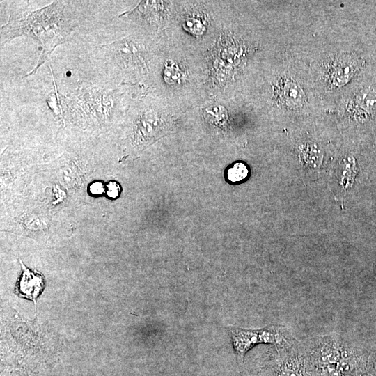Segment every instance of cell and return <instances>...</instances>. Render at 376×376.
<instances>
[{"instance_id": "cell-1", "label": "cell", "mask_w": 376, "mask_h": 376, "mask_svg": "<svg viewBox=\"0 0 376 376\" xmlns=\"http://www.w3.org/2000/svg\"><path fill=\"white\" fill-rule=\"evenodd\" d=\"M307 349L320 376H357L364 369L363 359L340 339L322 338Z\"/></svg>"}, {"instance_id": "cell-11", "label": "cell", "mask_w": 376, "mask_h": 376, "mask_svg": "<svg viewBox=\"0 0 376 376\" xmlns=\"http://www.w3.org/2000/svg\"><path fill=\"white\" fill-rule=\"evenodd\" d=\"M105 191L110 198H117L120 192V185L113 181L109 182L105 187Z\"/></svg>"}, {"instance_id": "cell-4", "label": "cell", "mask_w": 376, "mask_h": 376, "mask_svg": "<svg viewBox=\"0 0 376 376\" xmlns=\"http://www.w3.org/2000/svg\"><path fill=\"white\" fill-rule=\"evenodd\" d=\"M22 273L17 283L15 291L19 296L36 301L45 287L42 275L29 269L20 260Z\"/></svg>"}, {"instance_id": "cell-2", "label": "cell", "mask_w": 376, "mask_h": 376, "mask_svg": "<svg viewBox=\"0 0 376 376\" xmlns=\"http://www.w3.org/2000/svg\"><path fill=\"white\" fill-rule=\"evenodd\" d=\"M276 349L260 368L267 376H320L307 347L291 345Z\"/></svg>"}, {"instance_id": "cell-13", "label": "cell", "mask_w": 376, "mask_h": 376, "mask_svg": "<svg viewBox=\"0 0 376 376\" xmlns=\"http://www.w3.org/2000/svg\"><path fill=\"white\" fill-rule=\"evenodd\" d=\"M241 376H267L260 369L258 370L245 371L241 374Z\"/></svg>"}, {"instance_id": "cell-9", "label": "cell", "mask_w": 376, "mask_h": 376, "mask_svg": "<svg viewBox=\"0 0 376 376\" xmlns=\"http://www.w3.org/2000/svg\"><path fill=\"white\" fill-rule=\"evenodd\" d=\"M203 116L210 123L219 127L225 125L228 120L227 110L219 105L207 107L203 112Z\"/></svg>"}, {"instance_id": "cell-6", "label": "cell", "mask_w": 376, "mask_h": 376, "mask_svg": "<svg viewBox=\"0 0 376 376\" xmlns=\"http://www.w3.org/2000/svg\"><path fill=\"white\" fill-rule=\"evenodd\" d=\"M364 61L362 58L351 56L338 61L332 67L329 79L334 86L346 84L362 68Z\"/></svg>"}, {"instance_id": "cell-7", "label": "cell", "mask_w": 376, "mask_h": 376, "mask_svg": "<svg viewBox=\"0 0 376 376\" xmlns=\"http://www.w3.org/2000/svg\"><path fill=\"white\" fill-rule=\"evenodd\" d=\"M280 94L283 102L290 108L300 107L305 102V94L301 88L290 79L282 81Z\"/></svg>"}, {"instance_id": "cell-10", "label": "cell", "mask_w": 376, "mask_h": 376, "mask_svg": "<svg viewBox=\"0 0 376 376\" xmlns=\"http://www.w3.org/2000/svg\"><path fill=\"white\" fill-rule=\"evenodd\" d=\"M181 77L179 69L173 65H171L164 70V79L170 84H173Z\"/></svg>"}, {"instance_id": "cell-3", "label": "cell", "mask_w": 376, "mask_h": 376, "mask_svg": "<svg viewBox=\"0 0 376 376\" xmlns=\"http://www.w3.org/2000/svg\"><path fill=\"white\" fill-rule=\"evenodd\" d=\"M233 347L239 365L244 362L246 353L260 343H269L282 347L291 345V339L283 327L269 326L252 330L239 327L230 329Z\"/></svg>"}, {"instance_id": "cell-8", "label": "cell", "mask_w": 376, "mask_h": 376, "mask_svg": "<svg viewBox=\"0 0 376 376\" xmlns=\"http://www.w3.org/2000/svg\"><path fill=\"white\" fill-rule=\"evenodd\" d=\"M249 173V168L245 163L236 162L227 168L225 176L229 183L236 185L244 181Z\"/></svg>"}, {"instance_id": "cell-12", "label": "cell", "mask_w": 376, "mask_h": 376, "mask_svg": "<svg viewBox=\"0 0 376 376\" xmlns=\"http://www.w3.org/2000/svg\"><path fill=\"white\" fill-rule=\"evenodd\" d=\"M90 191L93 194H101L105 191V187L101 182H94L91 185Z\"/></svg>"}, {"instance_id": "cell-5", "label": "cell", "mask_w": 376, "mask_h": 376, "mask_svg": "<svg viewBox=\"0 0 376 376\" xmlns=\"http://www.w3.org/2000/svg\"><path fill=\"white\" fill-rule=\"evenodd\" d=\"M354 107L361 122L373 120L376 116V84L361 88L354 97Z\"/></svg>"}]
</instances>
